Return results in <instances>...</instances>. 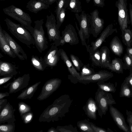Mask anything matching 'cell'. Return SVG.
<instances>
[{
    "label": "cell",
    "mask_w": 132,
    "mask_h": 132,
    "mask_svg": "<svg viewBox=\"0 0 132 132\" xmlns=\"http://www.w3.org/2000/svg\"><path fill=\"white\" fill-rule=\"evenodd\" d=\"M72 102L69 95H62L45 109L39 118V121L53 122L61 119L69 112Z\"/></svg>",
    "instance_id": "obj_1"
},
{
    "label": "cell",
    "mask_w": 132,
    "mask_h": 132,
    "mask_svg": "<svg viewBox=\"0 0 132 132\" xmlns=\"http://www.w3.org/2000/svg\"><path fill=\"white\" fill-rule=\"evenodd\" d=\"M4 21L7 29L20 42L29 47L35 45V41L30 33L23 26L13 22L7 18Z\"/></svg>",
    "instance_id": "obj_2"
},
{
    "label": "cell",
    "mask_w": 132,
    "mask_h": 132,
    "mask_svg": "<svg viewBox=\"0 0 132 132\" xmlns=\"http://www.w3.org/2000/svg\"><path fill=\"white\" fill-rule=\"evenodd\" d=\"M44 19L34 21L35 26L29 31L35 42V45L40 53L48 48V42L45 36L43 27Z\"/></svg>",
    "instance_id": "obj_3"
},
{
    "label": "cell",
    "mask_w": 132,
    "mask_h": 132,
    "mask_svg": "<svg viewBox=\"0 0 132 132\" xmlns=\"http://www.w3.org/2000/svg\"><path fill=\"white\" fill-rule=\"evenodd\" d=\"M3 10L5 14L17 21L28 30L32 27L31 17L21 9L12 5Z\"/></svg>",
    "instance_id": "obj_4"
},
{
    "label": "cell",
    "mask_w": 132,
    "mask_h": 132,
    "mask_svg": "<svg viewBox=\"0 0 132 132\" xmlns=\"http://www.w3.org/2000/svg\"><path fill=\"white\" fill-rule=\"evenodd\" d=\"M95 100L97 107V111L101 118L106 114L109 106L116 104L111 93L98 88L95 93Z\"/></svg>",
    "instance_id": "obj_5"
},
{
    "label": "cell",
    "mask_w": 132,
    "mask_h": 132,
    "mask_svg": "<svg viewBox=\"0 0 132 132\" xmlns=\"http://www.w3.org/2000/svg\"><path fill=\"white\" fill-rule=\"evenodd\" d=\"M114 76L112 73L105 70H101L92 74L86 76H80L77 78L70 76L69 79L71 81L76 84L78 82L84 84L99 81L105 82Z\"/></svg>",
    "instance_id": "obj_6"
},
{
    "label": "cell",
    "mask_w": 132,
    "mask_h": 132,
    "mask_svg": "<svg viewBox=\"0 0 132 132\" xmlns=\"http://www.w3.org/2000/svg\"><path fill=\"white\" fill-rule=\"evenodd\" d=\"M46 18L45 26L49 40L51 42H53L52 44L57 46H59L61 36L60 35V31L57 27L55 17L51 13L50 15H47Z\"/></svg>",
    "instance_id": "obj_7"
},
{
    "label": "cell",
    "mask_w": 132,
    "mask_h": 132,
    "mask_svg": "<svg viewBox=\"0 0 132 132\" xmlns=\"http://www.w3.org/2000/svg\"><path fill=\"white\" fill-rule=\"evenodd\" d=\"M127 5V0H117L115 3L118 11V21L121 31L128 28L130 23Z\"/></svg>",
    "instance_id": "obj_8"
},
{
    "label": "cell",
    "mask_w": 132,
    "mask_h": 132,
    "mask_svg": "<svg viewBox=\"0 0 132 132\" xmlns=\"http://www.w3.org/2000/svg\"><path fill=\"white\" fill-rule=\"evenodd\" d=\"M75 15L80 27L79 29L76 22V28L82 34L85 39L89 38L91 34L90 15L84 11H83L80 15L78 13H76Z\"/></svg>",
    "instance_id": "obj_9"
},
{
    "label": "cell",
    "mask_w": 132,
    "mask_h": 132,
    "mask_svg": "<svg viewBox=\"0 0 132 132\" xmlns=\"http://www.w3.org/2000/svg\"><path fill=\"white\" fill-rule=\"evenodd\" d=\"M61 82L60 79L57 78L47 81L43 86L37 99L42 101L46 99L58 89Z\"/></svg>",
    "instance_id": "obj_10"
},
{
    "label": "cell",
    "mask_w": 132,
    "mask_h": 132,
    "mask_svg": "<svg viewBox=\"0 0 132 132\" xmlns=\"http://www.w3.org/2000/svg\"><path fill=\"white\" fill-rule=\"evenodd\" d=\"M61 39L60 45L62 46L66 43L73 45L77 44L79 42L77 34L75 29L71 24L67 25L62 32Z\"/></svg>",
    "instance_id": "obj_11"
},
{
    "label": "cell",
    "mask_w": 132,
    "mask_h": 132,
    "mask_svg": "<svg viewBox=\"0 0 132 132\" xmlns=\"http://www.w3.org/2000/svg\"><path fill=\"white\" fill-rule=\"evenodd\" d=\"M99 12L96 9L90 13V33L95 38L97 37L103 29L104 26V20L99 16Z\"/></svg>",
    "instance_id": "obj_12"
},
{
    "label": "cell",
    "mask_w": 132,
    "mask_h": 132,
    "mask_svg": "<svg viewBox=\"0 0 132 132\" xmlns=\"http://www.w3.org/2000/svg\"><path fill=\"white\" fill-rule=\"evenodd\" d=\"M51 45L43 59L47 67L52 69L57 65L60 56L57 46L52 44Z\"/></svg>",
    "instance_id": "obj_13"
},
{
    "label": "cell",
    "mask_w": 132,
    "mask_h": 132,
    "mask_svg": "<svg viewBox=\"0 0 132 132\" xmlns=\"http://www.w3.org/2000/svg\"><path fill=\"white\" fill-rule=\"evenodd\" d=\"M114 32H117V29L114 28L112 24H109L102 32L99 37L95 41L91 42V46L88 45L89 47L94 51L98 49L105 39Z\"/></svg>",
    "instance_id": "obj_14"
},
{
    "label": "cell",
    "mask_w": 132,
    "mask_h": 132,
    "mask_svg": "<svg viewBox=\"0 0 132 132\" xmlns=\"http://www.w3.org/2000/svg\"><path fill=\"white\" fill-rule=\"evenodd\" d=\"M3 31L6 41L16 56L21 60H27V55L21 47L5 30L3 29Z\"/></svg>",
    "instance_id": "obj_15"
},
{
    "label": "cell",
    "mask_w": 132,
    "mask_h": 132,
    "mask_svg": "<svg viewBox=\"0 0 132 132\" xmlns=\"http://www.w3.org/2000/svg\"><path fill=\"white\" fill-rule=\"evenodd\" d=\"M109 112L116 124L121 130L125 132H130L129 126L126 123L123 115L112 105L109 106Z\"/></svg>",
    "instance_id": "obj_16"
},
{
    "label": "cell",
    "mask_w": 132,
    "mask_h": 132,
    "mask_svg": "<svg viewBox=\"0 0 132 132\" xmlns=\"http://www.w3.org/2000/svg\"><path fill=\"white\" fill-rule=\"evenodd\" d=\"M30 77L29 73L18 77L11 82L9 88V93H15L27 87L28 85Z\"/></svg>",
    "instance_id": "obj_17"
},
{
    "label": "cell",
    "mask_w": 132,
    "mask_h": 132,
    "mask_svg": "<svg viewBox=\"0 0 132 132\" xmlns=\"http://www.w3.org/2000/svg\"><path fill=\"white\" fill-rule=\"evenodd\" d=\"M15 111L9 102H7L0 113V124L14 122L16 120L14 113Z\"/></svg>",
    "instance_id": "obj_18"
},
{
    "label": "cell",
    "mask_w": 132,
    "mask_h": 132,
    "mask_svg": "<svg viewBox=\"0 0 132 132\" xmlns=\"http://www.w3.org/2000/svg\"><path fill=\"white\" fill-rule=\"evenodd\" d=\"M18 68L14 64L0 60V76L4 77L13 76L18 73Z\"/></svg>",
    "instance_id": "obj_19"
},
{
    "label": "cell",
    "mask_w": 132,
    "mask_h": 132,
    "mask_svg": "<svg viewBox=\"0 0 132 132\" xmlns=\"http://www.w3.org/2000/svg\"><path fill=\"white\" fill-rule=\"evenodd\" d=\"M82 108L87 117L92 119H97L98 108L95 100L93 98L90 97L88 99Z\"/></svg>",
    "instance_id": "obj_20"
},
{
    "label": "cell",
    "mask_w": 132,
    "mask_h": 132,
    "mask_svg": "<svg viewBox=\"0 0 132 132\" xmlns=\"http://www.w3.org/2000/svg\"><path fill=\"white\" fill-rule=\"evenodd\" d=\"M60 57L66 65L70 75L76 78L80 77V73L76 69L72 62L70 61L65 52L62 48L59 49Z\"/></svg>",
    "instance_id": "obj_21"
},
{
    "label": "cell",
    "mask_w": 132,
    "mask_h": 132,
    "mask_svg": "<svg viewBox=\"0 0 132 132\" xmlns=\"http://www.w3.org/2000/svg\"><path fill=\"white\" fill-rule=\"evenodd\" d=\"M50 5L39 0H30L27 3L26 8L30 12L37 13L42 10L46 9Z\"/></svg>",
    "instance_id": "obj_22"
},
{
    "label": "cell",
    "mask_w": 132,
    "mask_h": 132,
    "mask_svg": "<svg viewBox=\"0 0 132 132\" xmlns=\"http://www.w3.org/2000/svg\"><path fill=\"white\" fill-rule=\"evenodd\" d=\"M0 48L5 54L13 58L16 56L6 41L3 31V29L0 25Z\"/></svg>",
    "instance_id": "obj_23"
},
{
    "label": "cell",
    "mask_w": 132,
    "mask_h": 132,
    "mask_svg": "<svg viewBox=\"0 0 132 132\" xmlns=\"http://www.w3.org/2000/svg\"><path fill=\"white\" fill-rule=\"evenodd\" d=\"M110 48L112 53L117 56L120 57L123 53V46L120 39L117 36H115L111 40Z\"/></svg>",
    "instance_id": "obj_24"
},
{
    "label": "cell",
    "mask_w": 132,
    "mask_h": 132,
    "mask_svg": "<svg viewBox=\"0 0 132 132\" xmlns=\"http://www.w3.org/2000/svg\"><path fill=\"white\" fill-rule=\"evenodd\" d=\"M41 82L39 81L27 87L18 95L17 99L22 100L31 99Z\"/></svg>",
    "instance_id": "obj_25"
},
{
    "label": "cell",
    "mask_w": 132,
    "mask_h": 132,
    "mask_svg": "<svg viewBox=\"0 0 132 132\" xmlns=\"http://www.w3.org/2000/svg\"><path fill=\"white\" fill-rule=\"evenodd\" d=\"M100 51L101 55L100 67L108 68L111 63L109 49L106 46H103L101 48Z\"/></svg>",
    "instance_id": "obj_26"
},
{
    "label": "cell",
    "mask_w": 132,
    "mask_h": 132,
    "mask_svg": "<svg viewBox=\"0 0 132 132\" xmlns=\"http://www.w3.org/2000/svg\"><path fill=\"white\" fill-rule=\"evenodd\" d=\"M107 68L116 73H122L124 70V62L122 59L115 57Z\"/></svg>",
    "instance_id": "obj_27"
},
{
    "label": "cell",
    "mask_w": 132,
    "mask_h": 132,
    "mask_svg": "<svg viewBox=\"0 0 132 132\" xmlns=\"http://www.w3.org/2000/svg\"><path fill=\"white\" fill-rule=\"evenodd\" d=\"M86 48L87 51L89 53L90 59L93 63L96 66L100 67L101 55L100 50L97 49L93 51L89 48L88 45Z\"/></svg>",
    "instance_id": "obj_28"
},
{
    "label": "cell",
    "mask_w": 132,
    "mask_h": 132,
    "mask_svg": "<svg viewBox=\"0 0 132 132\" xmlns=\"http://www.w3.org/2000/svg\"><path fill=\"white\" fill-rule=\"evenodd\" d=\"M31 64L37 70L43 71L47 67L45 64L43 59L42 57L32 55L31 58Z\"/></svg>",
    "instance_id": "obj_29"
},
{
    "label": "cell",
    "mask_w": 132,
    "mask_h": 132,
    "mask_svg": "<svg viewBox=\"0 0 132 132\" xmlns=\"http://www.w3.org/2000/svg\"><path fill=\"white\" fill-rule=\"evenodd\" d=\"M122 41L127 47L132 46V30L128 28L121 31Z\"/></svg>",
    "instance_id": "obj_30"
},
{
    "label": "cell",
    "mask_w": 132,
    "mask_h": 132,
    "mask_svg": "<svg viewBox=\"0 0 132 132\" xmlns=\"http://www.w3.org/2000/svg\"><path fill=\"white\" fill-rule=\"evenodd\" d=\"M88 120L85 119L77 122V126L81 131L94 132L91 126V122Z\"/></svg>",
    "instance_id": "obj_31"
},
{
    "label": "cell",
    "mask_w": 132,
    "mask_h": 132,
    "mask_svg": "<svg viewBox=\"0 0 132 132\" xmlns=\"http://www.w3.org/2000/svg\"><path fill=\"white\" fill-rule=\"evenodd\" d=\"M98 88L106 92L114 93L116 90V86L112 83L99 81L97 83Z\"/></svg>",
    "instance_id": "obj_32"
},
{
    "label": "cell",
    "mask_w": 132,
    "mask_h": 132,
    "mask_svg": "<svg viewBox=\"0 0 132 132\" xmlns=\"http://www.w3.org/2000/svg\"><path fill=\"white\" fill-rule=\"evenodd\" d=\"M81 2L79 0H69L68 9L71 12L78 13L82 11Z\"/></svg>",
    "instance_id": "obj_33"
},
{
    "label": "cell",
    "mask_w": 132,
    "mask_h": 132,
    "mask_svg": "<svg viewBox=\"0 0 132 132\" xmlns=\"http://www.w3.org/2000/svg\"><path fill=\"white\" fill-rule=\"evenodd\" d=\"M132 92L130 86L127 83L125 79L121 85L120 96L121 97H132Z\"/></svg>",
    "instance_id": "obj_34"
},
{
    "label": "cell",
    "mask_w": 132,
    "mask_h": 132,
    "mask_svg": "<svg viewBox=\"0 0 132 132\" xmlns=\"http://www.w3.org/2000/svg\"><path fill=\"white\" fill-rule=\"evenodd\" d=\"M69 3V0H68L67 3L60 11L58 18L56 20V25L58 29H59L65 19L66 9L68 6Z\"/></svg>",
    "instance_id": "obj_35"
},
{
    "label": "cell",
    "mask_w": 132,
    "mask_h": 132,
    "mask_svg": "<svg viewBox=\"0 0 132 132\" xmlns=\"http://www.w3.org/2000/svg\"><path fill=\"white\" fill-rule=\"evenodd\" d=\"M70 57L73 65L78 71H80L84 64L78 57L73 54H71Z\"/></svg>",
    "instance_id": "obj_36"
},
{
    "label": "cell",
    "mask_w": 132,
    "mask_h": 132,
    "mask_svg": "<svg viewBox=\"0 0 132 132\" xmlns=\"http://www.w3.org/2000/svg\"><path fill=\"white\" fill-rule=\"evenodd\" d=\"M124 70L128 69L130 71V74L132 72V59L127 54H125L123 58Z\"/></svg>",
    "instance_id": "obj_37"
},
{
    "label": "cell",
    "mask_w": 132,
    "mask_h": 132,
    "mask_svg": "<svg viewBox=\"0 0 132 132\" xmlns=\"http://www.w3.org/2000/svg\"><path fill=\"white\" fill-rule=\"evenodd\" d=\"M14 122L7 123V124H1L0 132H14L15 130Z\"/></svg>",
    "instance_id": "obj_38"
},
{
    "label": "cell",
    "mask_w": 132,
    "mask_h": 132,
    "mask_svg": "<svg viewBox=\"0 0 132 132\" xmlns=\"http://www.w3.org/2000/svg\"><path fill=\"white\" fill-rule=\"evenodd\" d=\"M59 132H78L76 127L70 125L64 126H57L56 128Z\"/></svg>",
    "instance_id": "obj_39"
},
{
    "label": "cell",
    "mask_w": 132,
    "mask_h": 132,
    "mask_svg": "<svg viewBox=\"0 0 132 132\" xmlns=\"http://www.w3.org/2000/svg\"><path fill=\"white\" fill-rule=\"evenodd\" d=\"M95 72L94 69L90 67L89 64L84 65L81 68L80 76L89 75Z\"/></svg>",
    "instance_id": "obj_40"
},
{
    "label": "cell",
    "mask_w": 132,
    "mask_h": 132,
    "mask_svg": "<svg viewBox=\"0 0 132 132\" xmlns=\"http://www.w3.org/2000/svg\"><path fill=\"white\" fill-rule=\"evenodd\" d=\"M18 110L20 114L31 111V107L23 102H20L18 104Z\"/></svg>",
    "instance_id": "obj_41"
},
{
    "label": "cell",
    "mask_w": 132,
    "mask_h": 132,
    "mask_svg": "<svg viewBox=\"0 0 132 132\" xmlns=\"http://www.w3.org/2000/svg\"><path fill=\"white\" fill-rule=\"evenodd\" d=\"M23 122L27 124L31 122L34 117V114L31 112H30L20 115Z\"/></svg>",
    "instance_id": "obj_42"
},
{
    "label": "cell",
    "mask_w": 132,
    "mask_h": 132,
    "mask_svg": "<svg viewBox=\"0 0 132 132\" xmlns=\"http://www.w3.org/2000/svg\"><path fill=\"white\" fill-rule=\"evenodd\" d=\"M68 0H57V6L55 11L56 20L58 19L59 14L62 9L64 7Z\"/></svg>",
    "instance_id": "obj_43"
},
{
    "label": "cell",
    "mask_w": 132,
    "mask_h": 132,
    "mask_svg": "<svg viewBox=\"0 0 132 132\" xmlns=\"http://www.w3.org/2000/svg\"><path fill=\"white\" fill-rule=\"evenodd\" d=\"M127 116V120L129 124V127L130 132H132V112L130 111L126 110Z\"/></svg>",
    "instance_id": "obj_44"
},
{
    "label": "cell",
    "mask_w": 132,
    "mask_h": 132,
    "mask_svg": "<svg viewBox=\"0 0 132 132\" xmlns=\"http://www.w3.org/2000/svg\"><path fill=\"white\" fill-rule=\"evenodd\" d=\"M91 126L94 132H110V129L108 128V130L102 128L97 126L92 122H90Z\"/></svg>",
    "instance_id": "obj_45"
},
{
    "label": "cell",
    "mask_w": 132,
    "mask_h": 132,
    "mask_svg": "<svg viewBox=\"0 0 132 132\" xmlns=\"http://www.w3.org/2000/svg\"><path fill=\"white\" fill-rule=\"evenodd\" d=\"M94 5L97 6L103 7L105 6L104 0H93Z\"/></svg>",
    "instance_id": "obj_46"
},
{
    "label": "cell",
    "mask_w": 132,
    "mask_h": 132,
    "mask_svg": "<svg viewBox=\"0 0 132 132\" xmlns=\"http://www.w3.org/2000/svg\"><path fill=\"white\" fill-rule=\"evenodd\" d=\"M7 99L3 98L0 99V112L5 107L7 104Z\"/></svg>",
    "instance_id": "obj_47"
},
{
    "label": "cell",
    "mask_w": 132,
    "mask_h": 132,
    "mask_svg": "<svg viewBox=\"0 0 132 132\" xmlns=\"http://www.w3.org/2000/svg\"><path fill=\"white\" fill-rule=\"evenodd\" d=\"M13 76H7L3 78H1L0 79V85L3 84L11 79Z\"/></svg>",
    "instance_id": "obj_48"
},
{
    "label": "cell",
    "mask_w": 132,
    "mask_h": 132,
    "mask_svg": "<svg viewBox=\"0 0 132 132\" xmlns=\"http://www.w3.org/2000/svg\"><path fill=\"white\" fill-rule=\"evenodd\" d=\"M126 82L130 87H132V72L129 75L126 77Z\"/></svg>",
    "instance_id": "obj_49"
},
{
    "label": "cell",
    "mask_w": 132,
    "mask_h": 132,
    "mask_svg": "<svg viewBox=\"0 0 132 132\" xmlns=\"http://www.w3.org/2000/svg\"><path fill=\"white\" fill-rule=\"evenodd\" d=\"M129 13L130 16V21L132 26V5L130 3L129 5Z\"/></svg>",
    "instance_id": "obj_50"
},
{
    "label": "cell",
    "mask_w": 132,
    "mask_h": 132,
    "mask_svg": "<svg viewBox=\"0 0 132 132\" xmlns=\"http://www.w3.org/2000/svg\"><path fill=\"white\" fill-rule=\"evenodd\" d=\"M126 50V53L132 59V47H127Z\"/></svg>",
    "instance_id": "obj_51"
},
{
    "label": "cell",
    "mask_w": 132,
    "mask_h": 132,
    "mask_svg": "<svg viewBox=\"0 0 132 132\" xmlns=\"http://www.w3.org/2000/svg\"><path fill=\"white\" fill-rule=\"evenodd\" d=\"M10 93L8 92L5 93H0V99H3V98L7 97L9 95Z\"/></svg>",
    "instance_id": "obj_52"
},
{
    "label": "cell",
    "mask_w": 132,
    "mask_h": 132,
    "mask_svg": "<svg viewBox=\"0 0 132 132\" xmlns=\"http://www.w3.org/2000/svg\"><path fill=\"white\" fill-rule=\"evenodd\" d=\"M47 132H59L56 128L52 127L48 129Z\"/></svg>",
    "instance_id": "obj_53"
},
{
    "label": "cell",
    "mask_w": 132,
    "mask_h": 132,
    "mask_svg": "<svg viewBox=\"0 0 132 132\" xmlns=\"http://www.w3.org/2000/svg\"><path fill=\"white\" fill-rule=\"evenodd\" d=\"M57 0H47L48 4L51 5L55 2H57Z\"/></svg>",
    "instance_id": "obj_54"
},
{
    "label": "cell",
    "mask_w": 132,
    "mask_h": 132,
    "mask_svg": "<svg viewBox=\"0 0 132 132\" xmlns=\"http://www.w3.org/2000/svg\"><path fill=\"white\" fill-rule=\"evenodd\" d=\"M39 0L42 2H43L47 4H48L47 0Z\"/></svg>",
    "instance_id": "obj_55"
},
{
    "label": "cell",
    "mask_w": 132,
    "mask_h": 132,
    "mask_svg": "<svg viewBox=\"0 0 132 132\" xmlns=\"http://www.w3.org/2000/svg\"><path fill=\"white\" fill-rule=\"evenodd\" d=\"M86 1L87 3H89L91 0H85Z\"/></svg>",
    "instance_id": "obj_56"
},
{
    "label": "cell",
    "mask_w": 132,
    "mask_h": 132,
    "mask_svg": "<svg viewBox=\"0 0 132 132\" xmlns=\"http://www.w3.org/2000/svg\"><path fill=\"white\" fill-rule=\"evenodd\" d=\"M1 1H4V0H1Z\"/></svg>",
    "instance_id": "obj_57"
},
{
    "label": "cell",
    "mask_w": 132,
    "mask_h": 132,
    "mask_svg": "<svg viewBox=\"0 0 132 132\" xmlns=\"http://www.w3.org/2000/svg\"></svg>",
    "instance_id": "obj_58"
},
{
    "label": "cell",
    "mask_w": 132,
    "mask_h": 132,
    "mask_svg": "<svg viewBox=\"0 0 132 132\" xmlns=\"http://www.w3.org/2000/svg\"><path fill=\"white\" fill-rule=\"evenodd\" d=\"M132 88V87H131Z\"/></svg>",
    "instance_id": "obj_59"
},
{
    "label": "cell",
    "mask_w": 132,
    "mask_h": 132,
    "mask_svg": "<svg viewBox=\"0 0 132 132\" xmlns=\"http://www.w3.org/2000/svg\"><path fill=\"white\" fill-rule=\"evenodd\" d=\"M104 1L105 0H104Z\"/></svg>",
    "instance_id": "obj_60"
}]
</instances>
